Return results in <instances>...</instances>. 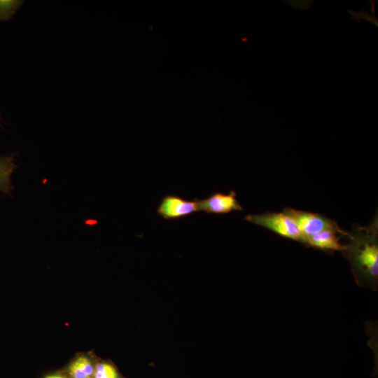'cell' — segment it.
Returning <instances> with one entry per match:
<instances>
[{
    "label": "cell",
    "mask_w": 378,
    "mask_h": 378,
    "mask_svg": "<svg viewBox=\"0 0 378 378\" xmlns=\"http://www.w3.org/2000/svg\"><path fill=\"white\" fill-rule=\"evenodd\" d=\"M377 216L365 227L358 226L346 237L351 239L346 250L351 252L356 267L371 277L378 275Z\"/></svg>",
    "instance_id": "1"
},
{
    "label": "cell",
    "mask_w": 378,
    "mask_h": 378,
    "mask_svg": "<svg viewBox=\"0 0 378 378\" xmlns=\"http://www.w3.org/2000/svg\"><path fill=\"white\" fill-rule=\"evenodd\" d=\"M244 219L283 237L302 241V236L296 223L284 211L248 214Z\"/></svg>",
    "instance_id": "2"
},
{
    "label": "cell",
    "mask_w": 378,
    "mask_h": 378,
    "mask_svg": "<svg viewBox=\"0 0 378 378\" xmlns=\"http://www.w3.org/2000/svg\"><path fill=\"white\" fill-rule=\"evenodd\" d=\"M283 211L295 221L302 236V241L304 238L323 230L340 227L336 221L320 214L288 207L284 208Z\"/></svg>",
    "instance_id": "3"
},
{
    "label": "cell",
    "mask_w": 378,
    "mask_h": 378,
    "mask_svg": "<svg viewBox=\"0 0 378 378\" xmlns=\"http://www.w3.org/2000/svg\"><path fill=\"white\" fill-rule=\"evenodd\" d=\"M195 200L198 211L207 214L220 215L243 210V207L237 199V193L233 190L228 193L216 191L204 199Z\"/></svg>",
    "instance_id": "4"
},
{
    "label": "cell",
    "mask_w": 378,
    "mask_h": 378,
    "mask_svg": "<svg viewBox=\"0 0 378 378\" xmlns=\"http://www.w3.org/2000/svg\"><path fill=\"white\" fill-rule=\"evenodd\" d=\"M198 211L196 200H188L178 195H167L162 197L157 214L165 220H177Z\"/></svg>",
    "instance_id": "5"
},
{
    "label": "cell",
    "mask_w": 378,
    "mask_h": 378,
    "mask_svg": "<svg viewBox=\"0 0 378 378\" xmlns=\"http://www.w3.org/2000/svg\"><path fill=\"white\" fill-rule=\"evenodd\" d=\"M346 232L340 227L323 230L319 233L304 238L302 242L309 246L322 250L345 251L346 246L340 241V235L346 236Z\"/></svg>",
    "instance_id": "6"
},
{
    "label": "cell",
    "mask_w": 378,
    "mask_h": 378,
    "mask_svg": "<svg viewBox=\"0 0 378 378\" xmlns=\"http://www.w3.org/2000/svg\"><path fill=\"white\" fill-rule=\"evenodd\" d=\"M15 163V154L0 156V192L10 195L13 190L11 174L17 168Z\"/></svg>",
    "instance_id": "7"
},
{
    "label": "cell",
    "mask_w": 378,
    "mask_h": 378,
    "mask_svg": "<svg viewBox=\"0 0 378 378\" xmlns=\"http://www.w3.org/2000/svg\"><path fill=\"white\" fill-rule=\"evenodd\" d=\"M69 372L72 378H90L94 368L88 358L80 356L71 364Z\"/></svg>",
    "instance_id": "8"
},
{
    "label": "cell",
    "mask_w": 378,
    "mask_h": 378,
    "mask_svg": "<svg viewBox=\"0 0 378 378\" xmlns=\"http://www.w3.org/2000/svg\"><path fill=\"white\" fill-rule=\"evenodd\" d=\"M22 3V1L0 0V20H9Z\"/></svg>",
    "instance_id": "9"
},
{
    "label": "cell",
    "mask_w": 378,
    "mask_h": 378,
    "mask_svg": "<svg viewBox=\"0 0 378 378\" xmlns=\"http://www.w3.org/2000/svg\"><path fill=\"white\" fill-rule=\"evenodd\" d=\"M94 378H118V374L113 366L108 363H99L94 372Z\"/></svg>",
    "instance_id": "10"
},
{
    "label": "cell",
    "mask_w": 378,
    "mask_h": 378,
    "mask_svg": "<svg viewBox=\"0 0 378 378\" xmlns=\"http://www.w3.org/2000/svg\"><path fill=\"white\" fill-rule=\"evenodd\" d=\"M46 378H65V377L59 374H52V375L47 376Z\"/></svg>",
    "instance_id": "11"
},
{
    "label": "cell",
    "mask_w": 378,
    "mask_h": 378,
    "mask_svg": "<svg viewBox=\"0 0 378 378\" xmlns=\"http://www.w3.org/2000/svg\"><path fill=\"white\" fill-rule=\"evenodd\" d=\"M0 126H1V119H0Z\"/></svg>",
    "instance_id": "12"
}]
</instances>
